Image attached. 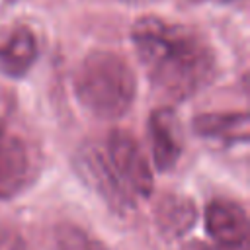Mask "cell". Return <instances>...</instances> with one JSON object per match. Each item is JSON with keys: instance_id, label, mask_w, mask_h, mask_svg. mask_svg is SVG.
I'll return each instance as SVG.
<instances>
[{"instance_id": "obj_1", "label": "cell", "mask_w": 250, "mask_h": 250, "mask_svg": "<svg viewBox=\"0 0 250 250\" xmlns=\"http://www.w3.org/2000/svg\"><path fill=\"white\" fill-rule=\"evenodd\" d=\"M131 41L152 88L170 102L195 96L217 76L215 51L191 27L143 16L131 27Z\"/></svg>"}, {"instance_id": "obj_2", "label": "cell", "mask_w": 250, "mask_h": 250, "mask_svg": "<svg viewBox=\"0 0 250 250\" xmlns=\"http://www.w3.org/2000/svg\"><path fill=\"white\" fill-rule=\"evenodd\" d=\"M74 94L90 115L115 121L135 102L137 76L121 55L113 51H92L76 66Z\"/></svg>"}, {"instance_id": "obj_3", "label": "cell", "mask_w": 250, "mask_h": 250, "mask_svg": "<svg viewBox=\"0 0 250 250\" xmlns=\"http://www.w3.org/2000/svg\"><path fill=\"white\" fill-rule=\"evenodd\" d=\"M74 172L82 180V184L98 195L111 211L115 213H127L135 205V197L127 191V188L117 178L105 146H100L98 143H84L76 148L72 158Z\"/></svg>"}, {"instance_id": "obj_4", "label": "cell", "mask_w": 250, "mask_h": 250, "mask_svg": "<svg viewBox=\"0 0 250 250\" xmlns=\"http://www.w3.org/2000/svg\"><path fill=\"white\" fill-rule=\"evenodd\" d=\"M105 152L117 178L133 197L137 195L148 197L152 193L154 189L152 168L139 141L129 131H123V129L111 131L105 143Z\"/></svg>"}, {"instance_id": "obj_5", "label": "cell", "mask_w": 250, "mask_h": 250, "mask_svg": "<svg viewBox=\"0 0 250 250\" xmlns=\"http://www.w3.org/2000/svg\"><path fill=\"white\" fill-rule=\"evenodd\" d=\"M35 176L29 145L18 135H0V201L18 197Z\"/></svg>"}, {"instance_id": "obj_6", "label": "cell", "mask_w": 250, "mask_h": 250, "mask_svg": "<svg viewBox=\"0 0 250 250\" xmlns=\"http://www.w3.org/2000/svg\"><path fill=\"white\" fill-rule=\"evenodd\" d=\"M148 145L152 164L158 172L172 170L184 150V133L176 111L168 105L154 109L148 117Z\"/></svg>"}, {"instance_id": "obj_7", "label": "cell", "mask_w": 250, "mask_h": 250, "mask_svg": "<svg viewBox=\"0 0 250 250\" xmlns=\"http://www.w3.org/2000/svg\"><path fill=\"white\" fill-rule=\"evenodd\" d=\"M205 229L223 246H244L248 242V217L232 199H213L205 209Z\"/></svg>"}, {"instance_id": "obj_8", "label": "cell", "mask_w": 250, "mask_h": 250, "mask_svg": "<svg viewBox=\"0 0 250 250\" xmlns=\"http://www.w3.org/2000/svg\"><path fill=\"white\" fill-rule=\"evenodd\" d=\"M37 39L27 25H16L0 43V74L6 78H21L37 61Z\"/></svg>"}, {"instance_id": "obj_9", "label": "cell", "mask_w": 250, "mask_h": 250, "mask_svg": "<svg viewBox=\"0 0 250 250\" xmlns=\"http://www.w3.org/2000/svg\"><path fill=\"white\" fill-rule=\"evenodd\" d=\"M197 221V207L195 203L178 193L164 195L154 209V223L162 236L166 238H182L188 234Z\"/></svg>"}, {"instance_id": "obj_10", "label": "cell", "mask_w": 250, "mask_h": 250, "mask_svg": "<svg viewBox=\"0 0 250 250\" xmlns=\"http://www.w3.org/2000/svg\"><path fill=\"white\" fill-rule=\"evenodd\" d=\"M193 131L201 137H213L223 141H246L250 133L246 111H223V113H201L193 119Z\"/></svg>"}, {"instance_id": "obj_11", "label": "cell", "mask_w": 250, "mask_h": 250, "mask_svg": "<svg viewBox=\"0 0 250 250\" xmlns=\"http://www.w3.org/2000/svg\"><path fill=\"white\" fill-rule=\"evenodd\" d=\"M55 250H104L84 229L62 223L53 232Z\"/></svg>"}, {"instance_id": "obj_12", "label": "cell", "mask_w": 250, "mask_h": 250, "mask_svg": "<svg viewBox=\"0 0 250 250\" xmlns=\"http://www.w3.org/2000/svg\"><path fill=\"white\" fill-rule=\"evenodd\" d=\"M0 250H25V240L18 230L0 227Z\"/></svg>"}, {"instance_id": "obj_13", "label": "cell", "mask_w": 250, "mask_h": 250, "mask_svg": "<svg viewBox=\"0 0 250 250\" xmlns=\"http://www.w3.org/2000/svg\"><path fill=\"white\" fill-rule=\"evenodd\" d=\"M121 2H129V4H139V2H146V0H121Z\"/></svg>"}, {"instance_id": "obj_14", "label": "cell", "mask_w": 250, "mask_h": 250, "mask_svg": "<svg viewBox=\"0 0 250 250\" xmlns=\"http://www.w3.org/2000/svg\"><path fill=\"white\" fill-rule=\"evenodd\" d=\"M2 123H4V115H2V109H0V131H2Z\"/></svg>"}, {"instance_id": "obj_15", "label": "cell", "mask_w": 250, "mask_h": 250, "mask_svg": "<svg viewBox=\"0 0 250 250\" xmlns=\"http://www.w3.org/2000/svg\"><path fill=\"white\" fill-rule=\"evenodd\" d=\"M223 2H230V0H223Z\"/></svg>"}]
</instances>
